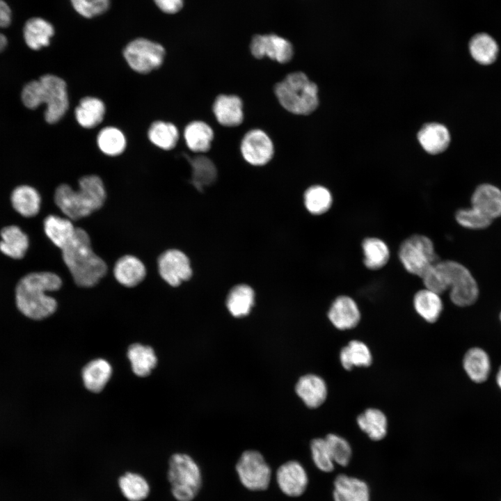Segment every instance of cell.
<instances>
[{"label": "cell", "instance_id": "6da1fadb", "mask_svg": "<svg viewBox=\"0 0 501 501\" xmlns=\"http://www.w3.org/2000/svg\"><path fill=\"white\" fill-rule=\"evenodd\" d=\"M61 278L52 272L31 273L18 282L15 289L16 304L26 317L40 320L51 315L56 310L55 299L46 292L58 290Z\"/></svg>", "mask_w": 501, "mask_h": 501}, {"label": "cell", "instance_id": "7a4b0ae2", "mask_svg": "<svg viewBox=\"0 0 501 501\" xmlns=\"http://www.w3.org/2000/svg\"><path fill=\"white\" fill-rule=\"evenodd\" d=\"M62 257L75 284L95 286L106 273L105 262L93 250L88 234L77 228L72 240L63 248Z\"/></svg>", "mask_w": 501, "mask_h": 501}, {"label": "cell", "instance_id": "3957f363", "mask_svg": "<svg viewBox=\"0 0 501 501\" xmlns=\"http://www.w3.org/2000/svg\"><path fill=\"white\" fill-rule=\"evenodd\" d=\"M106 198L104 182L96 175L81 177L77 190L67 184H62L56 188L54 193L56 205L72 221L86 217L100 209Z\"/></svg>", "mask_w": 501, "mask_h": 501}, {"label": "cell", "instance_id": "277c9868", "mask_svg": "<svg viewBox=\"0 0 501 501\" xmlns=\"http://www.w3.org/2000/svg\"><path fill=\"white\" fill-rule=\"evenodd\" d=\"M21 97L24 106L30 109H35L45 103L47 106L45 119L49 124L60 121L69 109L66 82L51 74H44L26 84Z\"/></svg>", "mask_w": 501, "mask_h": 501}, {"label": "cell", "instance_id": "5b68a950", "mask_svg": "<svg viewBox=\"0 0 501 501\" xmlns=\"http://www.w3.org/2000/svg\"><path fill=\"white\" fill-rule=\"evenodd\" d=\"M273 90L279 104L292 114L307 116L319 106L318 86L302 72L288 74Z\"/></svg>", "mask_w": 501, "mask_h": 501}, {"label": "cell", "instance_id": "8992f818", "mask_svg": "<svg viewBox=\"0 0 501 501\" xmlns=\"http://www.w3.org/2000/svg\"><path fill=\"white\" fill-rule=\"evenodd\" d=\"M168 479L171 493L177 501H192L202 484L199 466L191 456L184 453L174 454L170 458Z\"/></svg>", "mask_w": 501, "mask_h": 501}, {"label": "cell", "instance_id": "52a82bcc", "mask_svg": "<svg viewBox=\"0 0 501 501\" xmlns=\"http://www.w3.org/2000/svg\"><path fill=\"white\" fill-rule=\"evenodd\" d=\"M438 267L442 273L450 297L460 307L474 303L479 296L477 283L470 271L461 263L452 260H439Z\"/></svg>", "mask_w": 501, "mask_h": 501}, {"label": "cell", "instance_id": "ba28073f", "mask_svg": "<svg viewBox=\"0 0 501 501\" xmlns=\"http://www.w3.org/2000/svg\"><path fill=\"white\" fill-rule=\"evenodd\" d=\"M399 258L410 273L422 277L425 271L439 261L432 241L423 234H413L400 244Z\"/></svg>", "mask_w": 501, "mask_h": 501}, {"label": "cell", "instance_id": "9c48e42d", "mask_svg": "<svg viewBox=\"0 0 501 501\" xmlns=\"http://www.w3.org/2000/svg\"><path fill=\"white\" fill-rule=\"evenodd\" d=\"M122 55L133 71L145 74L162 65L166 49L159 42L145 38H137L126 45Z\"/></svg>", "mask_w": 501, "mask_h": 501}, {"label": "cell", "instance_id": "30bf717a", "mask_svg": "<svg viewBox=\"0 0 501 501\" xmlns=\"http://www.w3.org/2000/svg\"><path fill=\"white\" fill-rule=\"evenodd\" d=\"M235 470L242 486L249 491H265L270 485L272 477L271 467L257 450L243 452L237 461Z\"/></svg>", "mask_w": 501, "mask_h": 501}, {"label": "cell", "instance_id": "8fae6325", "mask_svg": "<svg viewBox=\"0 0 501 501\" xmlns=\"http://www.w3.org/2000/svg\"><path fill=\"white\" fill-rule=\"evenodd\" d=\"M240 152L250 165L262 166L269 163L274 154V145L269 136L261 129H253L243 136Z\"/></svg>", "mask_w": 501, "mask_h": 501}, {"label": "cell", "instance_id": "7c38bea8", "mask_svg": "<svg viewBox=\"0 0 501 501\" xmlns=\"http://www.w3.org/2000/svg\"><path fill=\"white\" fill-rule=\"evenodd\" d=\"M252 55L258 59L265 56L284 64L294 56V48L287 39L276 34L255 35L250 45Z\"/></svg>", "mask_w": 501, "mask_h": 501}, {"label": "cell", "instance_id": "4fadbf2b", "mask_svg": "<svg viewBox=\"0 0 501 501\" xmlns=\"http://www.w3.org/2000/svg\"><path fill=\"white\" fill-rule=\"evenodd\" d=\"M157 264L161 278L172 287H177L191 277L190 261L180 250H166L159 257Z\"/></svg>", "mask_w": 501, "mask_h": 501}, {"label": "cell", "instance_id": "5bb4252c", "mask_svg": "<svg viewBox=\"0 0 501 501\" xmlns=\"http://www.w3.org/2000/svg\"><path fill=\"white\" fill-rule=\"evenodd\" d=\"M276 481L283 494L288 497L297 498L305 491L308 485V476L301 463L290 460L278 468Z\"/></svg>", "mask_w": 501, "mask_h": 501}, {"label": "cell", "instance_id": "9a60e30c", "mask_svg": "<svg viewBox=\"0 0 501 501\" xmlns=\"http://www.w3.org/2000/svg\"><path fill=\"white\" fill-rule=\"evenodd\" d=\"M332 324L339 330L351 329L360 319V312L356 301L349 296H337L332 303L328 312Z\"/></svg>", "mask_w": 501, "mask_h": 501}, {"label": "cell", "instance_id": "2e32d148", "mask_svg": "<svg viewBox=\"0 0 501 501\" xmlns=\"http://www.w3.org/2000/svg\"><path fill=\"white\" fill-rule=\"evenodd\" d=\"M212 111L218 122L228 127L239 126L244 118L243 102L235 95H218L213 103Z\"/></svg>", "mask_w": 501, "mask_h": 501}, {"label": "cell", "instance_id": "e0dca14e", "mask_svg": "<svg viewBox=\"0 0 501 501\" xmlns=\"http://www.w3.org/2000/svg\"><path fill=\"white\" fill-rule=\"evenodd\" d=\"M295 392L305 405L310 408L320 406L325 401L328 394L324 380L313 374L301 376L296 383Z\"/></svg>", "mask_w": 501, "mask_h": 501}, {"label": "cell", "instance_id": "ac0fdd59", "mask_svg": "<svg viewBox=\"0 0 501 501\" xmlns=\"http://www.w3.org/2000/svg\"><path fill=\"white\" fill-rule=\"evenodd\" d=\"M472 207L491 220L501 216V190L491 184H482L471 197Z\"/></svg>", "mask_w": 501, "mask_h": 501}, {"label": "cell", "instance_id": "d6986e66", "mask_svg": "<svg viewBox=\"0 0 501 501\" xmlns=\"http://www.w3.org/2000/svg\"><path fill=\"white\" fill-rule=\"evenodd\" d=\"M333 497L334 501H369V488L364 481L342 474L335 479Z\"/></svg>", "mask_w": 501, "mask_h": 501}, {"label": "cell", "instance_id": "ffe728a7", "mask_svg": "<svg viewBox=\"0 0 501 501\" xmlns=\"http://www.w3.org/2000/svg\"><path fill=\"white\" fill-rule=\"evenodd\" d=\"M418 139L423 149L431 154L444 152L451 141L447 128L438 122L424 125L418 133Z\"/></svg>", "mask_w": 501, "mask_h": 501}, {"label": "cell", "instance_id": "44dd1931", "mask_svg": "<svg viewBox=\"0 0 501 501\" xmlns=\"http://www.w3.org/2000/svg\"><path fill=\"white\" fill-rule=\"evenodd\" d=\"M77 122L83 128L92 129L99 125L106 114L104 102L96 97H82L74 111Z\"/></svg>", "mask_w": 501, "mask_h": 501}, {"label": "cell", "instance_id": "7402d4cb", "mask_svg": "<svg viewBox=\"0 0 501 501\" xmlns=\"http://www.w3.org/2000/svg\"><path fill=\"white\" fill-rule=\"evenodd\" d=\"M116 280L122 285L133 287L141 283L145 277L146 269L143 263L134 255L121 257L113 268Z\"/></svg>", "mask_w": 501, "mask_h": 501}, {"label": "cell", "instance_id": "603a6c76", "mask_svg": "<svg viewBox=\"0 0 501 501\" xmlns=\"http://www.w3.org/2000/svg\"><path fill=\"white\" fill-rule=\"evenodd\" d=\"M183 136L187 148L191 152L202 154L210 150L214 133L207 122L193 120L186 125Z\"/></svg>", "mask_w": 501, "mask_h": 501}, {"label": "cell", "instance_id": "cb8c5ba5", "mask_svg": "<svg viewBox=\"0 0 501 501\" xmlns=\"http://www.w3.org/2000/svg\"><path fill=\"white\" fill-rule=\"evenodd\" d=\"M54 33L53 25L41 17L29 19L23 29L25 42L33 50H39L49 46Z\"/></svg>", "mask_w": 501, "mask_h": 501}, {"label": "cell", "instance_id": "d4e9b609", "mask_svg": "<svg viewBox=\"0 0 501 501\" xmlns=\"http://www.w3.org/2000/svg\"><path fill=\"white\" fill-rule=\"evenodd\" d=\"M185 157L191 167V182L198 191H202L216 182L217 168L211 159L200 154Z\"/></svg>", "mask_w": 501, "mask_h": 501}, {"label": "cell", "instance_id": "484cf974", "mask_svg": "<svg viewBox=\"0 0 501 501\" xmlns=\"http://www.w3.org/2000/svg\"><path fill=\"white\" fill-rule=\"evenodd\" d=\"M112 374L109 363L102 358L90 361L83 368L81 375L85 387L93 392L103 390Z\"/></svg>", "mask_w": 501, "mask_h": 501}, {"label": "cell", "instance_id": "4316f807", "mask_svg": "<svg viewBox=\"0 0 501 501\" xmlns=\"http://www.w3.org/2000/svg\"><path fill=\"white\" fill-rule=\"evenodd\" d=\"M76 229L72 220L68 218L49 215L44 221L46 235L61 250L72 240Z\"/></svg>", "mask_w": 501, "mask_h": 501}, {"label": "cell", "instance_id": "83f0119b", "mask_svg": "<svg viewBox=\"0 0 501 501\" xmlns=\"http://www.w3.org/2000/svg\"><path fill=\"white\" fill-rule=\"evenodd\" d=\"M0 234V250L11 258H22L29 247L27 235L16 225L3 228Z\"/></svg>", "mask_w": 501, "mask_h": 501}, {"label": "cell", "instance_id": "f1b7e54d", "mask_svg": "<svg viewBox=\"0 0 501 501\" xmlns=\"http://www.w3.org/2000/svg\"><path fill=\"white\" fill-rule=\"evenodd\" d=\"M463 368L470 379L475 383L485 381L491 371V361L486 352L479 347L469 349L464 356Z\"/></svg>", "mask_w": 501, "mask_h": 501}, {"label": "cell", "instance_id": "f546056e", "mask_svg": "<svg viewBox=\"0 0 501 501\" xmlns=\"http://www.w3.org/2000/svg\"><path fill=\"white\" fill-rule=\"evenodd\" d=\"M439 295L426 288L419 290L414 295V308L427 322L434 323L442 312L443 303Z\"/></svg>", "mask_w": 501, "mask_h": 501}, {"label": "cell", "instance_id": "4dcf8cb0", "mask_svg": "<svg viewBox=\"0 0 501 501\" xmlns=\"http://www.w3.org/2000/svg\"><path fill=\"white\" fill-rule=\"evenodd\" d=\"M148 138L154 146L164 150H170L177 144L180 132L172 122L154 121L148 128Z\"/></svg>", "mask_w": 501, "mask_h": 501}, {"label": "cell", "instance_id": "1f68e13d", "mask_svg": "<svg viewBox=\"0 0 501 501\" xmlns=\"http://www.w3.org/2000/svg\"><path fill=\"white\" fill-rule=\"evenodd\" d=\"M496 41L486 33H477L469 42V51L472 58L483 65L494 63L498 54Z\"/></svg>", "mask_w": 501, "mask_h": 501}, {"label": "cell", "instance_id": "d6a6232c", "mask_svg": "<svg viewBox=\"0 0 501 501\" xmlns=\"http://www.w3.org/2000/svg\"><path fill=\"white\" fill-rule=\"evenodd\" d=\"M41 198L39 193L28 185L16 187L11 194V203L14 209L25 217L36 215L40 210Z\"/></svg>", "mask_w": 501, "mask_h": 501}, {"label": "cell", "instance_id": "836d02e7", "mask_svg": "<svg viewBox=\"0 0 501 501\" xmlns=\"http://www.w3.org/2000/svg\"><path fill=\"white\" fill-rule=\"evenodd\" d=\"M364 265L369 269L378 270L389 261L390 250L384 241L377 237H367L362 242Z\"/></svg>", "mask_w": 501, "mask_h": 501}, {"label": "cell", "instance_id": "e575fe53", "mask_svg": "<svg viewBox=\"0 0 501 501\" xmlns=\"http://www.w3.org/2000/svg\"><path fill=\"white\" fill-rule=\"evenodd\" d=\"M127 357L134 373L141 377L149 375L157 363L153 349L138 343L129 346Z\"/></svg>", "mask_w": 501, "mask_h": 501}, {"label": "cell", "instance_id": "d590c367", "mask_svg": "<svg viewBox=\"0 0 501 501\" xmlns=\"http://www.w3.org/2000/svg\"><path fill=\"white\" fill-rule=\"evenodd\" d=\"M96 143L99 150L109 157L120 155L127 147L125 134L113 126H107L100 129L97 135Z\"/></svg>", "mask_w": 501, "mask_h": 501}, {"label": "cell", "instance_id": "8d00e7d4", "mask_svg": "<svg viewBox=\"0 0 501 501\" xmlns=\"http://www.w3.org/2000/svg\"><path fill=\"white\" fill-rule=\"evenodd\" d=\"M255 294L253 289L246 285L234 287L228 294L226 306L234 317L248 315L254 304Z\"/></svg>", "mask_w": 501, "mask_h": 501}, {"label": "cell", "instance_id": "74e56055", "mask_svg": "<svg viewBox=\"0 0 501 501\" xmlns=\"http://www.w3.org/2000/svg\"><path fill=\"white\" fill-rule=\"evenodd\" d=\"M360 429L373 440H382L387 434L388 421L385 414L377 408H368L357 418Z\"/></svg>", "mask_w": 501, "mask_h": 501}, {"label": "cell", "instance_id": "f35d334b", "mask_svg": "<svg viewBox=\"0 0 501 501\" xmlns=\"http://www.w3.org/2000/svg\"><path fill=\"white\" fill-rule=\"evenodd\" d=\"M342 367L351 370L353 367H368L372 362V356L369 347L359 340H351L344 347L340 353Z\"/></svg>", "mask_w": 501, "mask_h": 501}, {"label": "cell", "instance_id": "ab89813d", "mask_svg": "<svg viewBox=\"0 0 501 501\" xmlns=\"http://www.w3.org/2000/svg\"><path fill=\"white\" fill-rule=\"evenodd\" d=\"M119 487L123 495L129 501H141L150 493V486L141 475L126 472L118 480Z\"/></svg>", "mask_w": 501, "mask_h": 501}, {"label": "cell", "instance_id": "60d3db41", "mask_svg": "<svg viewBox=\"0 0 501 501\" xmlns=\"http://www.w3.org/2000/svg\"><path fill=\"white\" fill-rule=\"evenodd\" d=\"M333 198L331 192L321 185L311 186L304 193V204L309 212L319 215L326 212L331 207Z\"/></svg>", "mask_w": 501, "mask_h": 501}, {"label": "cell", "instance_id": "b9f144b4", "mask_svg": "<svg viewBox=\"0 0 501 501\" xmlns=\"http://www.w3.org/2000/svg\"><path fill=\"white\" fill-rule=\"evenodd\" d=\"M312 461L315 466L324 472H332L334 461L325 438L312 439L310 445Z\"/></svg>", "mask_w": 501, "mask_h": 501}, {"label": "cell", "instance_id": "7bdbcfd3", "mask_svg": "<svg viewBox=\"0 0 501 501\" xmlns=\"http://www.w3.org/2000/svg\"><path fill=\"white\" fill-rule=\"evenodd\" d=\"M335 463L347 466L351 460L352 451L348 441L334 434H329L325 438Z\"/></svg>", "mask_w": 501, "mask_h": 501}, {"label": "cell", "instance_id": "ee69618b", "mask_svg": "<svg viewBox=\"0 0 501 501\" xmlns=\"http://www.w3.org/2000/svg\"><path fill=\"white\" fill-rule=\"evenodd\" d=\"M455 218L460 225L472 230L484 229L488 227L493 221L472 207L457 210Z\"/></svg>", "mask_w": 501, "mask_h": 501}, {"label": "cell", "instance_id": "f6af8a7d", "mask_svg": "<svg viewBox=\"0 0 501 501\" xmlns=\"http://www.w3.org/2000/svg\"><path fill=\"white\" fill-rule=\"evenodd\" d=\"M74 10L81 17L90 19L103 15L111 6V0H70Z\"/></svg>", "mask_w": 501, "mask_h": 501}, {"label": "cell", "instance_id": "bcb514c9", "mask_svg": "<svg viewBox=\"0 0 501 501\" xmlns=\"http://www.w3.org/2000/svg\"><path fill=\"white\" fill-rule=\"evenodd\" d=\"M437 262L429 267L420 278H422L426 289L440 294L446 291L447 287Z\"/></svg>", "mask_w": 501, "mask_h": 501}, {"label": "cell", "instance_id": "7dc6e473", "mask_svg": "<svg viewBox=\"0 0 501 501\" xmlns=\"http://www.w3.org/2000/svg\"><path fill=\"white\" fill-rule=\"evenodd\" d=\"M153 1L161 12L169 15L180 12L184 3V0H153Z\"/></svg>", "mask_w": 501, "mask_h": 501}, {"label": "cell", "instance_id": "c3c4849f", "mask_svg": "<svg viewBox=\"0 0 501 501\" xmlns=\"http://www.w3.org/2000/svg\"><path fill=\"white\" fill-rule=\"evenodd\" d=\"M11 10L8 5L3 1L0 0V27L6 28L11 24Z\"/></svg>", "mask_w": 501, "mask_h": 501}, {"label": "cell", "instance_id": "681fc988", "mask_svg": "<svg viewBox=\"0 0 501 501\" xmlns=\"http://www.w3.org/2000/svg\"><path fill=\"white\" fill-rule=\"evenodd\" d=\"M8 40L6 37L0 33V52L4 50L6 47L7 46Z\"/></svg>", "mask_w": 501, "mask_h": 501}, {"label": "cell", "instance_id": "f907efd6", "mask_svg": "<svg viewBox=\"0 0 501 501\" xmlns=\"http://www.w3.org/2000/svg\"><path fill=\"white\" fill-rule=\"evenodd\" d=\"M496 382H497L498 386L500 387V388L501 389V366L499 368V370H498L497 376H496Z\"/></svg>", "mask_w": 501, "mask_h": 501}, {"label": "cell", "instance_id": "816d5d0a", "mask_svg": "<svg viewBox=\"0 0 501 501\" xmlns=\"http://www.w3.org/2000/svg\"><path fill=\"white\" fill-rule=\"evenodd\" d=\"M500 320H501V312H500Z\"/></svg>", "mask_w": 501, "mask_h": 501}]
</instances>
